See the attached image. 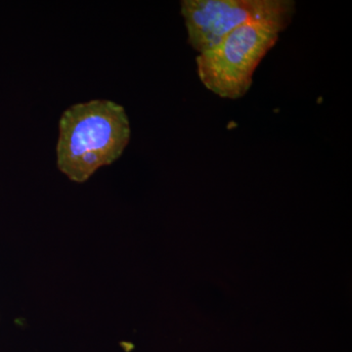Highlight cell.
I'll return each mask as SVG.
<instances>
[{"label":"cell","mask_w":352,"mask_h":352,"mask_svg":"<svg viewBox=\"0 0 352 352\" xmlns=\"http://www.w3.org/2000/svg\"><path fill=\"white\" fill-rule=\"evenodd\" d=\"M131 135L129 117L120 104L105 99L75 104L60 119L58 170L71 182H87L122 156Z\"/></svg>","instance_id":"6da1fadb"},{"label":"cell","mask_w":352,"mask_h":352,"mask_svg":"<svg viewBox=\"0 0 352 352\" xmlns=\"http://www.w3.org/2000/svg\"><path fill=\"white\" fill-rule=\"evenodd\" d=\"M289 23L258 21L238 28L214 47L196 58L201 83L221 98L239 99L252 85V76L279 41Z\"/></svg>","instance_id":"7a4b0ae2"},{"label":"cell","mask_w":352,"mask_h":352,"mask_svg":"<svg viewBox=\"0 0 352 352\" xmlns=\"http://www.w3.org/2000/svg\"><path fill=\"white\" fill-rule=\"evenodd\" d=\"M296 7L293 0H183L182 15L188 43L201 54L249 23L276 21L291 24Z\"/></svg>","instance_id":"3957f363"}]
</instances>
